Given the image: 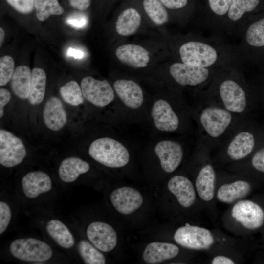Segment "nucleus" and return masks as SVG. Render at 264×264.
I'll use <instances>...</instances> for the list:
<instances>
[{
	"label": "nucleus",
	"mask_w": 264,
	"mask_h": 264,
	"mask_svg": "<svg viewBox=\"0 0 264 264\" xmlns=\"http://www.w3.org/2000/svg\"><path fill=\"white\" fill-rule=\"evenodd\" d=\"M88 152L94 160L109 168L123 167L130 160V153L125 144L110 137L94 140L90 144Z\"/></svg>",
	"instance_id": "f257e3e1"
},
{
	"label": "nucleus",
	"mask_w": 264,
	"mask_h": 264,
	"mask_svg": "<svg viewBox=\"0 0 264 264\" xmlns=\"http://www.w3.org/2000/svg\"><path fill=\"white\" fill-rule=\"evenodd\" d=\"M199 125L205 135L212 140L222 137L230 128L234 114L220 105H207L198 113Z\"/></svg>",
	"instance_id": "f03ea898"
},
{
	"label": "nucleus",
	"mask_w": 264,
	"mask_h": 264,
	"mask_svg": "<svg viewBox=\"0 0 264 264\" xmlns=\"http://www.w3.org/2000/svg\"><path fill=\"white\" fill-rule=\"evenodd\" d=\"M150 116L155 128L162 132H178L182 126V116L174 104L163 98L152 104Z\"/></svg>",
	"instance_id": "7ed1b4c3"
},
{
	"label": "nucleus",
	"mask_w": 264,
	"mask_h": 264,
	"mask_svg": "<svg viewBox=\"0 0 264 264\" xmlns=\"http://www.w3.org/2000/svg\"><path fill=\"white\" fill-rule=\"evenodd\" d=\"M10 251L16 259L29 262H43L49 260L53 251L46 242L35 238L15 240L10 245Z\"/></svg>",
	"instance_id": "20e7f679"
},
{
	"label": "nucleus",
	"mask_w": 264,
	"mask_h": 264,
	"mask_svg": "<svg viewBox=\"0 0 264 264\" xmlns=\"http://www.w3.org/2000/svg\"><path fill=\"white\" fill-rule=\"evenodd\" d=\"M174 239L181 246L197 250L208 249L214 242V237L209 230L188 223L176 231Z\"/></svg>",
	"instance_id": "39448f33"
},
{
	"label": "nucleus",
	"mask_w": 264,
	"mask_h": 264,
	"mask_svg": "<svg viewBox=\"0 0 264 264\" xmlns=\"http://www.w3.org/2000/svg\"><path fill=\"white\" fill-rule=\"evenodd\" d=\"M81 88L84 98L97 107L107 106L115 99L114 89L106 80L86 76L81 81Z\"/></svg>",
	"instance_id": "423d86ee"
},
{
	"label": "nucleus",
	"mask_w": 264,
	"mask_h": 264,
	"mask_svg": "<svg viewBox=\"0 0 264 264\" xmlns=\"http://www.w3.org/2000/svg\"><path fill=\"white\" fill-rule=\"evenodd\" d=\"M179 54L183 63L205 68L212 66L217 58L214 48L197 41H190L182 45Z\"/></svg>",
	"instance_id": "0eeeda50"
},
{
	"label": "nucleus",
	"mask_w": 264,
	"mask_h": 264,
	"mask_svg": "<svg viewBox=\"0 0 264 264\" xmlns=\"http://www.w3.org/2000/svg\"><path fill=\"white\" fill-rule=\"evenodd\" d=\"M26 150L21 139L4 129L0 130V163L5 167H13L21 163Z\"/></svg>",
	"instance_id": "6e6552de"
},
{
	"label": "nucleus",
	"mask_w": 264,
	"mask_h": 264,
	"mask_svg": "<svg viewBox=\"0 0 264 264\" xmlns=\"http://www.w3.org/2000/svg\"><path fill=\"white\" fill-rule=\"evenodd\" d=\"M219 95L220 106L234 114H242L247 107L245 91L236 82L232 80L224 81L220 85Z\"/></svg>",
	"instance_id": "1a4fd4ad"
},
{
	"label": "nucleus",
	"mask_w": 264,
	"mask_h": 264,
	"mask_svg": "<svg viewBox=\"0 0 264 264\" xmlns=\"http://www.w3.org/2000/svg\"><path fill=\"white\" fill-rule=\"evenodd\" d=\"M155 155L162 170L166 173L174 172L181 164L184 155L183 147L179 142L172 139H162L154 147Z\"/></svg>",
	"instance_id": "9d476101"
},
{
	"label": "nucleus",
	"mask_w": 264,
	"mask_h": 264,
	"mask_svg": "<svg viewBox=\"0 0 264 264\" xmlns=\"http://www.w3.org/2000/svg\"><path fill=\"white\" fill-rule=\"evenodd\" d=\"M113 89L115 95L124 108L136 111L141 109L144 103V95L142 88L135 81L120 79L114 81Z\"/></svg>",
	"instance_id": "9b49d317"
},
{
	"label": "nucleus",
	"mask_w": 264,
	"mask_h": 264,
	"mask_svg": "<svg viewBox=\"0 0 264 264\" xmlns=\"http://www.w3.org/2000/svg\"><path fill=\"white\" fill-rule=\"evenodd\" d=\"M231 215L247 229H257L264 223V211L251 200H242L237 202L232 209Z\"/></svg>",
	"instance_id": "f8f14e48"
},
{
	"label": "nucleus",
	"mask_w": 264,
	"mask_h": 264,
	"mask_svg": "<svg viewBox=\"0 0 264 264\" xmlns=\"http://www.w3.org/2000/svg\"><path fill=\"white\" fill-rule=\"evenodd\" d=\"M87 236L90 242L102 252H110L117 244L116 231L111 225L105 222L91 223L87 229Z\"/></svg>",
	"instance_id": "ddd939ff"
},
{
	"label": "nucleus",
	"mask_w": 264,
	"mask_h": 264,
	"mask_svg": "<svg viewBox=\"0 0 264 264\" xmlns=\"http://www.w3.org/2000/svg\"><path fill=\"white\" fill-rule=\"evenodd\" d=\"M169 72L174 80L182 86H195L205 82L209 71L205 67L176 63L172 65Z\"/></svg>",
	"instance_id": "4468645a"
},
{
	"label": "nucleus",
	"mask_w": 264,
	"mask_h": 264,
	"mask_svg": "<svg viewBox=\"0 0 264 264\" xmlns=\"http://www.w3.org/2000/svg\"><path fill=\"white\" fill-rule=\"evenodd\" d=\"M110 200L117 212L123 215H128L141 207L143 199L137 190L132 187H123L112 191Z\"/></svg>",
	"instance_id": "2eb2a0df"
},
{
	"label": "nucleus",
	"mask_w": 264,
	"mask_h": 264,
	"mask_svg": "<svg viewBox=\"0 0 264 264\" xmlns=\"http://www.w3.org/2000/svg\"><path fill=\"white\" fill-rule=\"evenodd\" d=\"M115 54L120 62L135 68L146 67L150 61L149 52L137 44L122 45L116 49Z\"/></svg>",
	"instance_id": "dca6fc26"
},
{
	"label": "nucleus",
	"mask_w": 264,
	"mask_h": 264,
	"mask_svg": "<svg viewBox=\"0 0 264 264\" xmlns=\"http://www.w3.org/2000/svg\"><path fill=\"white\" fill-rule=\"evenodd\" d=\"M22 186L24 194L30 198H35L41 194L47 193L52 187L50 177L42 171L26 174L22 178Z\"/></svg>",
	"instance_id": "f3484780"
},
{
	"label": "nucleus",
	"mask_w": 264,
	"mask_h": 264,
	"mask_svg": "<svg viewBox=\"0 0 264 264\" xmlns=\"http://www.w3.org/2000/svg\"><path fill=\"white\" fill-rule=\"evenodd\" d=\"M255 145L254 135L247 131L238 132L227 144L226 154L234 160H239L248 156Z\"/></svg>",
	"instance_id": "a211bd4d"
},
{
	"label": "nucleus",
	"mask_w": 264,
	"mask_h": 264,
	"mask_svg": "<svg viewBox=\"0 0 264 264\" xmlns=\"http://www.w3.org/2000/svg\"><path fill=\"white\" fill-rule=\"evenodd\" d=\"M168 188L182 207L188 208L194 203L196 200L194 187L186 177L181 175L174 176L169 180Z\"/></svg>",
	"instance_id": "6ab92c4d"
},
{
	"label": "nucleus",
	"mask_w": 264,
	"mask_h": 264,
	"mask_svg": "<svg viewBox=\"0 0 264 264\" xmlns=\"http://www.w3.org/2000/svg\"><path fill=\"white\" fill-rule=\"evenodd\" d=\"M43 119L46 126L52 131H58L65 126L67 115L59 98L52 96L46 101L43 110Z\"/></svg>",
	"instance_id": "aec40b11"
},
{
	"label": "nucleus",
	"mask_w": 264,
	"mask_h": 264,
	"mask_svg": "<svg viewBox=\"0 0 264 264\" xmlns=\"http://www.w3.org/2000/svg\"><path fill=\"white\" fill-rule=\"evenodd\" d=\"M179 252V248L172 243L153 242L146 246L142 257L147 264H155L176 257Z\"/></svg>",
	"instance_id": "412c9836"
},
{
	"label": "nucleus",
	"mask_w": 264,
	"mask_h": 264,
	"mask_svg": "<svg viewBox=\"0 0 264 264\" xmlns=\"http://www.w3.org/2000/svg\"><path fill=\"white\" fill-rule=\"evenodd\" d=\"M215 179V170L211 164L202 167L196 178L195 185L199 197L203 201H209L213 198Z\"/></svg>",
	"instance_id": "4be33fe9"
},
{
	"label": "nucleus",
	"mask_w": 264,
	"mask_h": 264,
	"mask_svg": "<svg viewBox=\"0 0 264 264\" xmlns=\"http://www.w3.org/2000/svg\"><path fill=\"white\" fill-rule=\"evenodd\" d=\"M90 169L88 162L76 157H70L64 159L59 168L60 179L65 182L75 181L81 174L88 172Z\"/></svg>",
	"instance_id": "5701e85b"
},
{
	"label": "nucleus",
	"mask_w": 264,
	"mask_h": 264,
	"mask_svg": "<svg viewBox=\"0 0 264 264\" xmlns=\"http://www.w3.org/2000/svg\"><path fill=\"white\" fill-rule=\"evenodd\" d=\"M250 184L244 180H237L221 185L218 190V199L224 203H232L245 197L250 192Z\"/></svg>",
	"instance_id": "b1692460"
},
{
	"label": "nucleus",
	"mask_w": 264,
	"mask_h": 264,
	"mask_svg": "<svg viewBox=\"0 0 264 264\" xmlns=\"http://www.w3.org/2000/svg\"><path fill=\"white\" fill-rule=\"evenodd\" d=\"M141 22V16L134 8H129L123 11L118 16L115 23L117 33L122 36L134 34L138 29Z\"/></svg>",
	"instance_id": "393cba45"
},
{
	"label": "nucleus",
	"mask_w": 264,
	"mask_h": 264,
	"mask_svg": "<svg viewBox=\"0 0 264 264\" xmlns=\"http://www.w3.org/2000/svg\"><path fill=\"white\" fill-rule=\"evenodd\" d=\"M31 78V71L28 66L22 65L15 69L11 79V87L14 94L18 98H28Z\"/></svg>",
	"instance_id": "a878e982"
},
{
	"label": "nucleus",
	"mask_w": 264,
	"mask_h": 264,
	"mask_svg": "<svg viewBox=\"0 0 264 264\" xmlns=\"http://www.w3.org/2000/svg\"><path fill=\"white\" fill-rule=\"evenodd\" d=\"M46 230L50 237L61 247L70 248L75 244V239L68 228L59 220L54 219L48 222Z\"/></svg>",
	"instance_id": "bb28decb"
},
{
	"label": "nucleus",
	"mask_w": 264,
	"mask_h": 264,
	"mask_svg": "<svg viewBox=\"0 0 264 264\" xmlns=\"http://www.w3.org/2000/svg\"><path fill=\"white\" fill-rule=\"evenodd\" d=\"M46 81L44 71L40 68H34L31 71L30 88L28 101L32 105H38L43 100Z\"/></svg>",
	"instance_id": "cd10ccee"
},
{
	"label": "nucleus",
	"mask_w": 264,
	"mask_h": 264,
	"mask_svg": "<svg viewBox=\"0 0 264 264\" xmlns=\"http://www.w3.org/2000/svg\"><path fill=\"white\" fill-rule=\"evenodd\" d=\"M36 16L40 21H44L51 15H60L64 11L57 0H34Z\"/></svg>",
	"instance_id": "c85d7f7f"
},
{
	"label": "nucleus",
	"mask_w": 264,
	"mask_h": 264,
	"mask_svg": "<svg viewBox=\"0 0 264 264\" xmlns=\"http://www.w3.org/2000/svg\"><path fill=\"white\" fill-rule=\"evenodd\" d=\"M144 10L152 21L157 25L164 24L168 21V13L159 0H144Z\"/></svg>",
	"instance_id": "c756f323"
},
{
	"label": "nucleus",
	"mask_w": 264,
	"mask_h": 264,
	"mask_svg": "<svg viewBox=\"0 0 264 264\" xmlns=\"http://www.w3.org/2000/svg\"><path fill=\"white\" fill-rule=\"evenodd\" d=\"M79 254L86 264H105L106 259L103 254L91 243L81 240L78 244Z\"/></svg>",
	"instance_id": "7c9ffc66"
},
{
	"label": "nucleus",
	"mask_w": 264,
	"mask_h": 264,
	"mask_svg": "<svg viewBox=\"0 0 264 264\" xmlns=\"http://www.w3.org/2000/svg\"><path fill=\"white\" fill-rule=\"evenodd\" d=\"M60 93L63 100L66 103L76 106L83 103L84 97L81 88L77 82L70 81L62 86Z\"/></svg>",
	"instance_id": "2f4dec72"
},
{
	"label": "nucleus",
	"mask_w": 264,
	"mask_h": 264,
	"mask_svg": "<svg viewBox=\"0 0 264 264\" xmlns=\"http://www.w3.org/2000/svg\"><path fill=\"white\" fill-rule=\"evenodd\" d=\"M259 0H232L228 9V16L232 21L240 19L246 12L253 10Z\"/></svg>",
	"instance_id": "473e14b6"
},
{
	"label": "nucleus",
	"mask_w": 264,
	"mask_h": 264,
	"mask_svg": "<svg viewBox=\"0 0 264 264\" xmlns=\"http://www.w3.org/2000/svg\"><path fill=\"white\" fill-rule=\"evenodd\" d=\"M247 43L251 46H264V18L252 24L246 34Z\"/></svg>",
	"instance_id": "72a5a7b5"
},
{
	"label": "nucleus",
	"mask_w": 264,
	"mask_h": 264,
	"mask_svg": "<svg viewBox=\"0 0 264 264\" xmlns=\"http://www.w3.org/2000/svg\"><path fill=\"white\" fill-rule=\"evenodd\" d=\"M13 59L9 55H5L0 59V86L6 85L11 79L15 71Z\"/></svg>",
	"instance_id": "f704fd0d"
},
{
	"label": "nucleus",
	"mask_w": 264,
	"mask_h": 264,
	"mask_svg": "<svg viewBox=\"0 0 264 264\" xmlns=\"http://www.w3.org/2000/svg\"><path fill=\"white\" fill-rule=\"evenodd\" d=\"M14 9L22 14L31 13L34 7V0H6Z\"/></svg>",
	"instance_id": "c9c22d12"
},
{
	"label": "nucleus",
	"mask_w": 264,
	"mask_h": 264,
	"mask_svg": "<svg viewBox=\"0 0 264 264\" xmlns=\"http://www.w3.org/2000/svg\"><path fill=\"white\" fill-rule=\"evenodd\" d=\"M11 218V211L9 206L3 201L0 202V234L7 228Z\"/></svg>",
	"instance_id": "e433bc0d"
},
{
	"label": "nucleus",
	"mask_w": 264,
	"mask_h": 264,
	"mask_svg": "<svg viewBox=\"0 0 264 264\" xmlns=\"http://www.w3.org/2000/svg\"><path fill=\"white\" fill-rule=\"evenodd\" d=\"M232 0H209L212 10L219 15H224L228 11Z\"/></svg>",
	"instance_id": "4c0bfd02"
},
{
	"label": "nucleus",
	"mask_w": 264,
	"mask_h": 264,
	"mask_svg": "<svg viewBox=\"0 0 264 264\" xmlns=\"http://www.w3.org/2000/svg\"><path fill=\"white\" fill-rule=\"evenodd\" d=\"M251 163L257 171L264 173V148L257 151L253 155Z\"/></svg>",
	"instance_id": "58836bf2"
},
{
	"label": "nucleus",
	"mask_w": 264,
	"mask_h": 264,
	"mask_svg": "<svg viewBox=\"0 0 264 264\" xmlns=\"http://www.w3.org/2000/svg\"><path fill=\"white\" fill-rule=\"evenodd\" d=\"M66 22L75 28L80 29L83 28L87 24V21L84 16L75 14L68 17Z\"/></svg>",
	"instance_id": "ea45409f"
},
{
	"label": "nucleus",
	"mask_w": 264,
	"mask_h": 264,
	"mask_svg": "<svg viewBox=\"0 0 264 264\" xmlns=\"http://www.w3.org/2000/svg\"><path fill=\"white\" fill-rule=\"evenodd\" d=\"M11 94L8 90L4 88L0 89V118L4 114V107L9 102Z\"/></svg>",
	"instance_id": "a19ab883"
},
{
	"label": "nucleus",
	"mask_w": 264,
	"mask_h": 264,
	"mask_svg": "<svg viewBox=\"0 0 264 264\" xmlns=\"http://www.w3.org/2000/svg\"><path fill=\"white\" fill-rule=\"evenodd\" d=\"M161 3L169 9H179L184 7L187 3V0H159Z\"/></svg>",
	"instance_id": "79ce46f5"
},
{
	"label": "nucleus",
	"mask_w": 264,
	"mask_h": 264,
	"mask_svg": "<svg viewBox=\"0 0 264 264\" xmlns=\"http://www.w3.org/2000/svg\"><path fill=\"white\" fill-rule=\"evenodd\" d=\"M69 3L74 8L85 10L89 7L91 0H69Z\"/></svg>",
	"instance_id": "37998d69"
},
{
	"label": "nucleus",
	"mask_w": 264,
	"mask_h": 264,
	"mask_svg": "<svg viewBox=\"0 0 264 264\" xmlns=\"http://www.w3.org/2000/svg\"><path fill=\"white\" fill-rule=\"evenodd\" d=\"M212 264H234V262L230 258L224 256H217L212 261Z\"/></svg>",
	"instance_id": "c03bdc74"
},
{
	"label": "nucleus",
	"mask_w": 264,
	"mask_h": 264,
	"mask_svg": "<svg viewBox=\"0 0 264 264\" xmlns=\"http://www.w3.org/2000/svg\"><path fill=\"white\" fill-rule=\"evenodd\" d=\"M67 54L68 56L73 57L75 59H81L84 55L82 51L72 47L68 48Z\"/></svg>",
	"instance_id": "a18cd8bd"
},
{
	"label": "nucleus",
	"mask_w": 264,
	"mask_h": 264,
	"mask_svg": "<svg viewBox=\"0 0 264 264\" xmlns=\"http://www.w3.org/2000/svg\"><path fill=\"white\" fill-rule=\"evenodd\" d=\"M5 37V32L4 30L0 27V47H1L2 43L3 42L4 39Z\"/></svg>",
	"instance_id": "49530a36"
}]
</instances>
